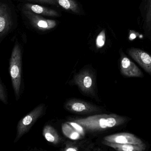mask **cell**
Returning <instances> with one entry per match:
<instances>
[{
  "label": "cell",
  "instance_id": "277c9868",
  "mask_svg": "<svg viewBox=\"0 0 151 151\" xmlns=\"http://www.w3.org/2000/svg\"><path fill=\"white\" fill-rule=\"evenodd\" d=\"M73 82L85 94L89 96H93L95 94L94 76L89 70H83L76 74Z\"/></svg>",
  "mask_w": 151,
  "mask_h": 151
},
{
  "label": "cell",
  "instance_id": "6da1fadb",
  "mask_svg": "<svg viewBox=\"0 0 151 151\" xmlns=\"http://www.w3.org/2000/svg\"><path fill=\"white\" fill-rule=\"evenodd\" d=\"M127 121L126 117L115 114H103L78 118L74 122L81 124L86 130L97 132L120 126Z\"/></svg>",
  "mask_w": 151,
  "mask_h": 151
},
{
  "label": "cell",
  "instance_id": "9c48e42d",
  "mask_svg": "<svg viewBox=\"0 0 151 151\" xmlns=\"http://www.w3.org/2000/svg\"><path fill=\"white\" fill-rule=\"evenodd\" d=\"M104 140L117 144L140 145L144 143L137 136L128 132H121L109 135L104 137Z\"/></svg>",
  "mask_w": 151,
  "mask_h": 151
},
{
  "label": "cell",
  "instance_id": "7c38bea8",
  "mask_svg": "<svg viewBox=\"0 0 151 151\" xmlns=\"http://www.w3.org/2000/svg\"><path fill=\"white\" fill-rule=\"evenodd\" d=\"M25 8L37 14L42 15L49 17L59 16L58 12L47 7L42 6L39 5L32 4H26Z\"/></svg>",
  "mask_w": 151,
  "mask_h": 151
},
{
  "label": "cell",
  "instance_id": "ffe728a7",
  "mask_svg": "<svg viewBox=\"0 0 151 151\" xmlns=\"http://www.w3.org/2000/svg\"><path fill=\"white\" fill-rule=\"evenodd\" d=\"M146 22L147 23H148L151 22V0H150L149 1V7L147 13Z\"/></svg>",
  "mask_w": 151,
  "mask_h": 151
},
{
  "label": "cell",
  "instance_id": "ac0fdd59",
  "mask_svg": "<svg viewBox=\"0 0 151 151\" xmlns=\"http://www.w3.org/2000/svg\"><path fill=\"white\" fill-rule=\"evenodd\" d=\"M80 145L74 142H67L64 151H78L80 150Z\"/></svg>",
  "mask_w": 151,
  "mask_h": 151
},
{
  "label": "cell",
  "instance_id": "8fae6325",
  "mask_svg": "<svg viewBox=\"0 0 151 151\" xmlns=\"http://www.w3.org/2000/svg\"><path fill=\"white\" fill-rule=\"evenodd\" d=\"M102 144L119 151H143L146 148V145L144 143L140 145L117 144L104 140Z\"/></svg>",
  "mask_w": 151,
  "mask_h": 151
},
{
  "label": "cell",
  "instance_id": "44dd1931",
  "mask_svg": "<svg viewBox=\"0 0 151 151\" xmlns=\"http://www.w3.org/2000/svg\"><path fill=\"white\" fill-rule=\"evenodd\" d=\"M32 1L47 3L51 5H57L58 4L56 0H32Z\"/></svg>",
  "mask_w": 151,
  "mask_h": 151
},
{
  "label": "cell",
  "instance_id": "52a82bcc",
  "mask_svg": "<svg viewBox=\"0 0 151 151\" xmlns=\"http://www.w3.org/2000/svg\"><path fill=\"white\" fill-rule=\"evenodd\" d=\"M128 53L151 76V55L141 49L136 48L129 49Z\"/></svg>",
  "mask_w": 151,
  "mask_h": 151
},
{
  "label": "cell",
  "instance_id": "e0dca14e",
  "mask_svg": "<svg viewBox=\"0 0 151 151\" xmlns=\"http://www.w3.org/2000/svg\"><path fill=\"white\" fill-rule=\"evenodd\" d=\"M7 93L5 85L1 80L0 83V99L3 103H7Z\"/></svg>",
  "mask_w": 151,
  "mask_h": 151
},
{
  "label": "cell",
  "instance_id": "5b68a950",
  "mask_svg": "<svg viewBox=\"0 0 151 151\" xmlns=\"http://www.w3.org/2000/svg\"><path fill=\"white\" fill-rule=\"evenodd\" d=\"M64 107L70 113L81 114L98 113L100 110V109L95 105L77 99L68 101L64 105Z\"/></svg>",
  "mask_w": 151,
  "mask_h": 151
},
{
  "label": "cell",
  "instance_id": "30bf717a",
  "mask_svg": "<svg viewBox=\"0 0 151 151\" xmlns=\"http://www.w3.org/2000/svg\"><path fill=\"white\" fill-rule=\"evenodd\" d=\"M11 26V17L7 6L0 5V37L2 38L8 32Z\"/></svg>",
  "mask_w": 151,
  "mask_h": 151
},
{
  "label": "cell",
  "instance_id": "7a4b0ae2",
  "mask_svg": "<svg viewBox=\"0 0 151 151\" xmlns=\"http://www.w3.org/2000/svg\"><path fill=\"white\" fill-rule=\"evenodd\" d=\"M9 73L17 100L20 97L22 84V53L20 46L16 44L13 48L9 62Z\"/></svg>",
  "mask_w": 151,
  "mask_h": 151
},
{
  "label": "cell",
  "instance_id": "3957f363",
  "mask_svg": "<svg viewBox=\"0 0 151 151\" xmlns=\"http://www.w3.org/2000/svg\"><path fill=\"white\" fill-rule=\"evenodd\" d=\"M45 111V104H40L18 122L16 137L14 141V143L18 141L30 130L37 120L44 115Z\"/></svg>",
  "mask_w": 151,
  "mask_h": 151
},
{
  "label": "cell",
  "instance_id": "4fadbf2b",
  "mask_svg": "<svg viewBox=\"0 0 151 151\" xmlns=\"http://www.w3.org/2000/svg\"><path fill=\"white\" fill-rule=\"evenodd\" d=\"M43 135L48 142L57 145L60 142L61 138L57 131L54 127L50 125H47L43 129Z\"/></svg>",
  "mask_w": 151,
  "mask_h": 151
},
{
  "label": "cell",
  "instance_id": "5bb4252c",
  "mask_svg": "<svg viewBox=\"0 0 151 151\" xmlns=\"http://www.w3.org/2000/svg\"><path fill=\"white\" fill-rule=\"evenodd\" d=\"M63 134L69 138L73 140H77L82 138V136L76 129L68 122L63 123L62 126Z\"/></svg>",
  "mask_w": 151,
  "mask_h": 151
},
{
  "label": "cell",
  "instance_id": "8992f818",
  "mask_svg": "<svg viewBox=\"0 0 151 151\" xmlns=\"http://www.w3.org/2000/svg\"><path fill=\"white\" fill-rule=\"evenodd\" d=\"M24 13L32 25L40 30H49L53 29L57 25L55 21L45 19L29 10H25Z\"/></svg>",
  "mask_w": 151,
  "mask_h": 151
},
{
  "label": "cell",
  "instance_id": "9a60e30c",
  "mask_svg": "<svg viewBox=\"0 0 151 151\" xmlns=\"http://www.w3.org/2000/svg\"><path fill=\"white\" fill-rule=\"evenodd\" d=\"M57 3L65 10L71 11L75 14L80 13V9L74 0H56Z\"/></svg>",
  "mask_w": 151,
  "mask_h": 151
},
{
  "label": "cell",
  "instance_id": "2e32d148",
  "mask_svg": "<svg viewBox=\"0 0 151 151\" xmlns=\"http://www.w3.org/2000/svg\"><path fill=\"white\" fill-rule=\"evenodd\" d=\"M106 32L103 29L99 34L96 40V46L98 48H101L105 45L106 42Z\"/></svg>",
  "mask_w": 151,
  "mask_h": 151
},
{
  "label": "cell",
  "instance_id": "d6986e66",
  "mask_svg": "<svg viewBox=\"0 0 151 151\" xmlns=\"http://www.w3.org/2000/svg\"><path fill=\"white\" fill-rule=\"evenodd\" d=\"M69 124L72 127H74L76 130L80 134H81L82 136H84L85 134V129L81 124H79L77 123L76 122H68Z\"/></svg>",
  "mask_w": 151,
  "mask_h": 151
},
{
  "label": "cell",
  "instance_id": "ba28073f",
  "mask_svg": "<svg viewBox=\"0 0 151 151\" xmlns=\"http://www.w3.org/2000/svg\"><path fill=\"white\" fill-rule=\"evenodd\" d=\"M121 73L127 77H143V73L137 65L124 55H121L120 62Z\"/></svg>",
  "mask_w": 151,
  "mask_h": 151
}]
</instances>
